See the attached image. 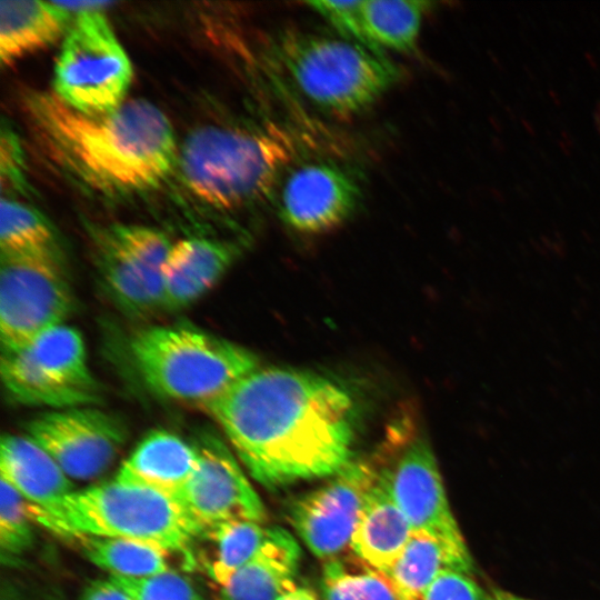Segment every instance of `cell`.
<instances>
[{
	"instance_id": "6da1fadb",
	"label": "cell",
	"mask_w": 600,
	"mask_h": 600,
	"mask_svg": "<svg viewBox=\"0 0 600 600\" xmlns=\"http://www.w3.org/2000/svg\"><path fill=\"white\" fill-rule=\"evenodd\" d=\"M204 410L268 488L328 478L353 459L356 402L340 383L313 371L260 367Z\"/></svg>"
},
{
	"instance_id": "7a4b0ae2",
	"label": "cell",
	"mask_w": 600,
	"mask_h": 600,
	"mask_svg": "<svg viewBox=\"0 0 600 600\" xmlns=\"http://www.w3.org/2000/svg\"><path fill=\"white\" fill-rule=\"evenodd\" d=\"M27 111L44 150L66 172L106 194L150 191L176 169L178 151L169 119L136 99L86 114L54 93L27 98Z\"/></svg>"
},
{
	"instance_id": "3957f363",
	"label": "cell",
	"mask_w": 600,
	"mask_h": 600,
	"mask_svg": "<svg viewBox=\"0 0 600 600\" xmlns=\"http://www.w3.org/2000/svg\"><path fill=\"white\" fill-rule=\"evenodd\" d=\"M304 141L274 121L207 124L181 146L180 183L211 210L234 213L276 196L286 173L306 157Z\"/></svg>"
},
{
	"instance_id": "277c9868",
	"label": "cell",
	"mask_w": 600,
	"mask_h": 600,
	"mask_svg": "<svg viewBox=\"0 0 600 600\" xmlns=\"http://www.w3.org/2000/svg\"><path fill=\"white\" fill-rule=\"evenodd\" d=\"M272 56L306 101L344 119L372 107L401 77L382 51L341 36L283 30L272 42Z\"/></svg>"
},
{
	"instance_id": "5b68a950",
	"label": "cell",
	"mask_w": 600,
	"mask_h": 600,
	"mask_svg": "<svg viewBox=\"0 0 600 600\" xmlns=\"http://www.w3.org/2000/svg\"><path fill=\"white\" fill-rule=\"evenodd\" d=\"M129 350L153 393L202 409L260 368L251 350L189 324L141 329L131 338Z\"/></svg>"
},
{
	"instance_id": "8992f818",
	"label": "cell",
	"mask_w": 600,
	"mask_h": 600,
	"mask_svg": "<svg viewBox=\"0 0 600 600\" xmlns=\"http://www.w3.org/2000/svg\"><path fill=\"white\" fill-rule=\"evenodd\" d=\"M32 520L63 537L123 538L190 557L200 531L167 494L117 481L71 492L52 512L30 507Z\"/></svg>"
},
{
	"instance_id": "52a82bcc",
	"label": "cell",
	"mask_w": 600,
	"mask_h": 600,
	"mask_svg": "<svg viewBox=\"0 0 600 600\" xmlns=\"http://www.w3.org/2000/svg\"><path fill=\"white\" fill-rule=\"evenodd\" d=\"M0 376L9 399L24 406L58 410L98 406L101 400L83 338L67 324L50 329L19 351L1 353Z\"/></svg>"
},
{
	"instance_id": "ba28073f",
	"label": "cell",
	"mask_w": 600,
	"mask_h": 600,
	"mask_svg": "<svg viewBox=\"0 0 600 600\" xmlns=\"http://www.w3.org/2000/svg\"><path fill=\"white\" fill-rule=\"evenodd\" d=\"M131 79L130 59L106 17L78 14L56 60L53 93L79 112L99 114L124 102Z\"/></svg>"
},
{
	"instance_id": "9c48e42d",
	"label": "cell",
	"mask_w": 600,
	"mask_h": 600,
	"mask_svg": "<svg viewBox=\"0 0 600 600\" xmlns=\"http://www.w3.org/2000/svg\"><path fill=\"white\" fill-rule=\"evenodd\" d=\"M389 453L374 462L378 478L413 532L434 539L450 569L471 574L472 560L451 511L430 444L423 437H414Z\"/></svg>"
},
{
	"instance_id": "30bf717a",
	"label": "cell",
	"mask_w": 600,
	"mask_h": 600,
	"mask_svg": "<svg viewBox=\"0 0 600 600\" xmlns=\"http://www.w3.org/2000/svg\"><path fill=\"white\" fill-rule=\"evenodd\" d=\"M98 280L130 318L162 310V267L172 242L159 229L116 223L90 230Z\"/></svg>"
},
{
	"instance_id": "8fae6325",
	"label": "cell",
	"mask_w": 600,
	"mask_h": 600,
	"mask_svg": "<svg viewBox=\"0 0 600 600\" xmlns=\"http://www.w3.org/2000/svg\"><path fill=\"white\" fill-rule=\"evenodd\" d=\"M72 303L61 257L1 259V353L19 351L64 324Z\"/></svg>"
},
{
	"instance_id": "7c38bea8",
	"label": "cell",
	"mask_w": 600,
	"mask_h": 600,
	"mask_svg": "<svg viewBox=\"0 0 600 600\" xmlns=\"http://www.w3.org/2000/svg\"><path fill=\"white\" fill-rule=\"evenodd\" d=\"M24 431L77 480L101 476L128 439L123 420L98 406L43 412L27 421Z\"/></svg>"
},
{
	"instance_id": "4fadbf2b",
	"label": "cell",
	"mask_w": 600,
	"mask_h": 600,
	"mask_svg": "<svg viewBox=\"0 0 600 600\" xmlns=\"http://www.w3.org/2000/svg\"><path fill=\"white\" fill-rule=\"evenodd\" d=\"M376 477L374 462L353 458L321 486L293 499L288 519L316 557L327 562L350 550L364 498Z\"/></svg>"
},
{
	"instance_id": "5bb4252c",
	"label": "cell",
	"mask_w": 600,
	"mask_h": 600,
	"mask_svg": "<svg viewBox=\"0 0 600 600\" xmlns=\"http://www.w3.org/2000/svg\"><path fill=\"white\" fill-rule=\"evenodd\" d=\"M197 467L172 498L200 531L237 521L263 523L266 510L230 449L216 436L204 433L194 443Z\"/></svg>"
},
{
	"instance_id": "9a60e30c",
	"label": "cell",
	"mask_w": 600,
	"mask_h": 600,
	"mask_svg": "<svg viewBox=\"0 0 600 600\" xmlns=\"http://www.w3.org/2000/svg\"><path fill=\"white\" fill-rule=\"evenodd\" d=\"M362 201L356 172L333 160L309 159L294 164L277 193L278 216L292 230L322 233L344 223Z\"/></svg>"
},
{
	"instance_id": "2e32d148",
	"label": "cell",
	"mask_w": 600,
	"mask_h": 600,
	"mask_svg": "<svg viewBox=\"0 0 600 600\" xmlns=\"http://www.w3.org/2000/svg\"><path fill=\"white\" fill-rule=\"evenodd\" d=\"M238 242L190 237L172 243L162 267V310L178 311L210 291L239 257Z\"/></svg>"
},
{
	"instance_id": "e0dca14e",
	"label": "cell",
	"mask_w": 600,
	"mask_h": 600,
	"mask_svg": "<svg viewBox=\"0 0 600 600\" xmlns=\"http://www.w3.org/2000/svg\"><path fill=\"white\" fill-rule=\"evenodd\" d=\"M0 477L41 512L54 511L73 492L70 478L60 466L26 434L2 436Z\"/></svg>"
},
{
	"instance_id": "ac0fdd59",
	"label": "cell",
	"mask_w": 600,
	"mask_h": 600,
	"mask_svg": "<svg viewBox=\"0 0 600 600\" xmlns=\"http://www.w3.org/2000/svg\"><path fill=\"white\" fill-rule=\"evenodd\" d=\"M300 560L296 539L280 527H270L258 553L219 587L217 600H279L297 588Z\"/></svg>"
},
{
	"instance_id": "d6986e66",
	"label": "cell",
	"mask_w": 600,
	"mask_h": 600,
	"mask_svg": "<svg viewBox=\"0 0 600 600\" xmlns=\"http://www.w3.org/2000/svg\"><path fill=\"white\" fill-rule=\"evenodd\" d=\"M197 463L196 444L168 430L156 429L137 443L114 479L158 490L172 499L188 482Z\"/></svg>"
},
{
	"instance_id": "ffe728a7",
	"label": "cell",
	"mask_w": 600,
	"mask_h": 600,
	"mask_svg": "<svg viewBox=\"0 0 600 600\" xmlns=\"http://www.w3.org/2000/svg\"><path fill=\"white\" fill-rule=\"evenodd\" d=\"M412 533L408 519L377 473L351 538V552L373 569L387 573Z\"/></svg>"
},
{
	"instance_id": "44dd1931",
	"label": "cell",
	"mask_w": 600,
	"mask_h": 600,
	"mask_svg": "<svg viewBox=\"0 0 600 600\" xmlns=\"http://www.w3.org/2000/svg\"><path fill=\"white\" fill-rule=\"evenodd\" d=\"M69 13L53 1L0 2V60L9 66L19 58L57 41L66 31Z\"/></svg>"
},
{
	"instance_id": "7402d4cb",
	"label": "cell",
	"mask_w": 600,
	"mask_h": 600,
	"mask_svg": "<svg viewBox=\"0 0 600 600\" xmlns=\"http://www.w3.org/2000/svg\"><path fill=\"white\" fill-rule=\"evenodd\" d=\"M427 1L362 0L361 18L367 43L380 50L410 52L417 47Z\"/></svg>"
},
{
	"instance_id": "603a6c76",
	"label": "cell",
	"mask_w": 600,
	"mask_h": 600,
	"mask_svg": "<svg viewBox=\"0 0 600 600\" xmlns=\"http://www.w3.org/2000/svg\"><path fill=\"white\" fill-rule=\"evenodd\" d=\"M61 257L52 224L37 209L2 197L0 258Z\"/></svg>"
},
{
	"instance_id": "cb8c5ba5",
	"label": "cell",
	"mask_w": 600,
	"mask_h": 600,
	"mask_svg": "<svg viewBox=\"0 0 600 600\" xmlns=\"http://www.w3.org/2000/svg\"><path fill=\"white\" fill-rule=\"evenodd\" d=\"M72 538L89 561L114 576L146 578L170 570L168 552L144 542L88 534Z\"/></svg>"
},
{
	"instance_id": "d4e9b609",
	"label": "cell",
	"mask_w": 600,
	"mask_h": 600,
	"mask_svg": "<svg viewBox=\"0 0 600 600\" xmlns=\"http://www.w3.org/2000/svg\"><path fill=\"white\" fill-rule=\"evenodd\" d=\"M268 533L269 528L254 521L229 522L204 533L202 538L211 543L206 562L208 576L219 587L224 586L258 553Z\"/></svg>"
},
{
	"instance_id": "484cf974",
	"label": "cell",
	"mask_w": 600,
	"mask_h": 600,
	"mask_svg": "<svg viewBox=\"0 0 600 600\" xmlns=\"http://www.w3.org/2000/svg\"><path fill=\"white\" fill-rule=\"evenodd\" d=\"M320 589L321 600H398L387 576L351 550L324 562Z\"/></svg>"
},
{
	"instance_id": "4316f807",
	"label": "cell",
	"mask_w": 600,
	"mask_h": 600,
	"mask_svg": "<svg viewBox=\"0 0 600 600\" xmlns=\"http://www.w3.org/2000/svg\"><path fill=\"white\" fill-rule=\"evenodd\" d=\"M444 568L449 567L440 544L424 533L413 532L384 574L398 600H422L429 586Z\"/></svg>"
},
{
	"instance_id": "83f0119b",
	"label": "cell",
	"mask_w": 600,
	"mask_h": 600,
	"mask_svg": "<svg viewBox=\"0 0 600 600\" xmlns=\"http://www.w3.org/2000/svg\"><path fill=\"white\" fill-rule=\"evenodd\" d=\"M29 503L7 481L0 484V547L1 559L10 564L33 543Z\"/></svg>"
},
{
	"instance_id": "f1b7e54d",
	"label": "cell",
	"mask_w": 600,
	"mask_h": 600,
	"mask_svg": "<svg viewBox=\"0 0 600 600\" xmlns=\"http://www.w3.org/2000/svg\"><path fill=\"white\" fill-rule=\"evenodd\" d=\"M109 580L132 600H202L186 577L171 570L146 578L110 574Z\"/></svg>"
},
{
	"instance_id": "f546056e",
	"label": "cell",
	"mask_w": 600,
	"mask_h": 600,
	"mask_svg": "<svg viewBox=\"0 0 600 600\" xmlns=\"http://www.w3.org/2000/svg\"><path fill=\"white\" fill-rule=\"evenodd\" d=\"M361 3L362 0L309 1L306 4L334 27L341 37L369 47L362 27Z\"/></svg>"
},
{
	"instance_id": "4dcf8cb0",
	"label": "cell",
	"mask_w": 600,
	"mask_h": 600,
	"mask_svg": "<svg viewBox=\"0 0 600 600\" xmlns=\"http://www.w3.org/2000/svg\"><path fill=\"white\" fill-rule=\"evenodd\" d=\"M0 172L2 192H27L23 152L19 138L9 123L2 122L0 138Z\"/></svg>"
},
{
	"instance_id": "1f68e13d",
	"label": "cell",
	"mask_w": 600,
	"mask_h": 600,
	"mask_svg": "<svg viewBox=\"0 0 600 600\" xmlns=\"http://www.w3.org/2000/svg\"><path fill=\"white\" fill-rule=\"evenodd\" d=\"M422 600H489L470 574L444 568L436 577Z\"/></svg>"
},
{
	"instance_id": "d6a6232c",
	"label": "cell",
	"mask_w": 600,
	"mask_h": 600,
	"mask_svg": "<svg viewBox=\"0 0 600 600\" xmlns=\"http://www.w3.org/2000/svg\"><path fill=\"white\" fill-rule=\"evenodd\" d=\"M80 600H132L124 591L108 580H94L83 590Z\"/></svg>"
},
{
	"instance_id": "836d02e7",
	"label": "cell",
	"mask_w": 600,
	"mask_h": 600,
	"mask_svg": "<svg viewBox=\"0 0 600 600\" xmlns=\"http://www.w3.org/2000/svg\"><path fill=\"white\" fill-rule=\"evenodd\" d=\"M66 12H76L77 16L86 12H101V10L113 2L111 1H53Z\"/></svg>"
},
{
	"instance_id": "e575fe53",
	"label": "cell",
	"mask_w": 600,
	"mask_h": 600,
	"mask_svg": "<svg viewBox=\"0 0 600 600\" xmlns=\"http://www.w3.org/2000/svg\"><path fill=\"white\" fill-rule=\"evenodd\" d=\"M279 600H318L313 591L308 588H294Z\"/></svg>"
},
{
	"instance_id": "d590c367",
	"label": "cell",
	"mask_w": 600,
	"mask_h": 600,
	"mask_svg": "<svg viewBox=\"0 0 600 600\" xmlns=\"http://www.w3.org/2000/svg\"><path fill=\"white\" fill-rule=\"evenodd\" d=\"M489 600H528V599L520 598L518 596L511 594L506 591L494 590L492 594L489 597Z\"/></svg>"
}]
</instances>
